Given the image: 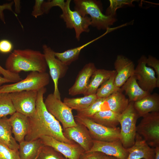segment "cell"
<instances>
[{"mask_svg":"<svg viewBox=\"0 0 159 159\" xmlns=\"http://www.w3.org/2000/svg\"><path fill=\"white\" fill-rule=\"evenodd\" d=\"M46 91L45 87L37 92L36 112L33 116L28 117V130L25 140H33L47 135L66 143H74V142L69 140L64 137L59 122L46 108L43 96Z\"/></svg>","mask_w":159,"mask_h":159,"instance_id":"obj_1","label":"cell"},{"mask_svg":"<svg viewBox=\"0 0 159 159\" xmlns=\"http://www.w3.org/2000/svg\"><path fill=\"white\" fill-rule=\"evenodd\" d=\"M6 69L15 74L22 71L46 72L47 66L43 53L31 49H16L6 59Z\"/></svg>","mask_w":159,"mask_h":159,"instance_id":"obj_2","label":"cell"},{"mask_svg":"<svg viewBox=\"0 0 159 159\" xmlns=\"http://www.w3.org/2000/svg\"><path fill=\"white\" fill-rule=\"evenodd\" d=\"M74 10L82 16L89 15L91 25L99 30H107L117 21L115 16L102 12L101 2L94 0H74Z\"/></svg>","mask_w":159,"mask_h":159,"instance_id":"obj_3","label":"cell"},{"mask_svg":"<svg viewBox=\"0 0 159 159\" xmlns=\"http://www.w3.org/2000/svg\"><path fill=\"white\" fill-rule=\"evenodd\" d=\"M49 81V75L47 72H31L23 80L12 84L1 86L0 93H9L22 91L38 92L48 85Z\"/></svg>","mask_w":159,"mask_h":159,"instance_id":"obj_4","label":"cell"},{"mask_svg":"<svg viewBox=\"0 0 159 159\" xmlns=\"http://www.w3.org/2000/svg\"><path fill=\"white\" fill-rule=\"evenodd\" d=\"M133 102H129L125 110L119 118L121 125L120 139L123 146L127 149L134 144L137 134L136 123L139 117L133 106Z\"/></svg>","mask_w":159,"mask_h":159,"instance_id":"obj_5","label":"cell"},{"mask_svg":"<svg viewBox=\"0 0 159 159\" xmlns=\"http://www.w3.org/2000/svg\"><path fill=\"white\" fill-rule=\"evenodd\" d=\"M71 0H67L60 8L62 11L60 17L65 23L67 28L74 29L75 38L79 41L82 33L90 32L91 20L88 16H82L76 11L71 10Z\"/></svg>","mask_w":159,"mask_h":159,"instance_id":"obj_6","label":"cell"},{"mask_svg":"<svg viewBox=\"0 0 159 159\" xmlns=\"http://www.w3.org/2000/svg\"><path fill=\"white\" fill-rule=\"evenodd\" d=\"M143 117L136 126L137 133L150 147L159 146V112H150Z\"/></svg>","mask_w":159,"mask_h":159,"instance_id":"obj_7","label":"cell"},{"mask_svg":"<svg viewBox=\"0 0 159 159\" xmlns=\"http://www.w3.org/2000/svg\"><path fill=\"white\" fill-rule=\"evenodd\" d=\"M44 103L47 111L61 123L63 129L77 125L72 110L53 93L47 95Z\"/></svg>","mask_w":159,"mask_h":159,"instance_id":"obj_8","label":"cell"},{"mask_svg":"<svg viewBox=\"0 0 159 159\" xmlns=\"http://www.w3.org/2000/svg\"><path fill=\"white\" fill-rule=\"evenodd\" d=\"M76 122L85 125L88 129L93 140L111 142L120 139V128L119 127L110 128L96 123L89 118L74 116Z\"/></svg>","mask_w":159,"mask_h":159,"instance_id":"obj_9","label":"cell"},{"mask_svg":"<svg viewBox=\"0 0 159 159\" xmlns=\"http://www.w3.org/2000/svg\"><path fill=\"white\" fill-rule=\"evenodd\" d=\"M44 55L50 75L54 84L53 95L56 98L61 99L60 94L58 88L59 80L65 75L68 69L65 65L56 58L55 52L49 47L44 44L42 46Z\"/></svg>","mask_w":159,"mask_h":159,"instance_id":"obj_10","label":"cell"},{"mask_svg":"<svg viewBox=\"0 0 159 159\" xmlns=\"http://www.w3.org/2000/svg\"><path fill=\"white\" fill-rule=\"evenodd\" d=\"M37 92L22 91L9 93L16 112L28 117L33 116L36 110Z\"/></svg>","mask_w":159,"mask_h":159,"instance_id":"obj_11","label":"cell"},{"mask_svg":"<svg viewBox=\"0 0 159 159\" xmlns=\"http://www.w3.org/2000/svg\"><path fill=\"white\" fill-rule=\"evenodd\" d=\"M147 57L141 56L138 60V64L135 68L134 75L140 87L150 93L156 87H159L155 71L146 64Z\"/></svg>","mask_w":159,"mask_h":159,"instance_id":"obj_12","label":"cell"},{"mask_svg":"<svg viewBox=\"0 0 159 159\" xmlns=\"http://www.w3.org/2000/svg\"><path fill=\"white\" fill-rule=\"evenodd\" d=\"M40 138L44 145L52 147L68 159H79L80 155L85 152L84 149L75 142L66 143L47 135L43 136Z\"/></svg>","mask_w":159,"mask_h":159,"instance_id":"obj_13","label":"cell"},{"mask_svg":"<svg viewBox=\"0 0 159 159\" xmlns=\"http://www.w3.org/2000/svg\"><path fill=\"white\" fill-rule=\"evenodd\" d=\"M76 123V126L63 129L64 135L67 139L79 144L85 152H88L93 146V140L85 125Z\"/></svg>","mask_w":159,"mask_h":159,"instance_id":"obj_14","label":"cell"},{"mask_svg":"<svg viewBox=\"0 0 159 159\" xmlns=\"http://www.w3.org/2000/svg\"><path fill=\"white\" fill-rule=\"evenodd\" d=\"M101 152L118 159H127L128 155L127 149L123 147L120 139L111 142L93 140V146L88 152Z\"/></svg>","mask_w":159,"mask_h":159,"instance_id":"obj_15","label":"cell"},{"mask_svg":"<svg viewBox=\"0 0 159 159\" xmlns=\"http://www.w3.org/2000/svg\"><path fill=\"white\" fill-rule=\"evenodd\" d=\"M114 66L116 72L115 85L120 88L130 77L134 75L135 65L131 60L120 54L117 56Z\"/></svg>","mask_w":159,"mask_h":159,"instance_id":"obj_16","label":"cell"},{"mask_svg":"<svg viewBox=\"0 0 159 159\" xmlns=\"http://www.w3.org/2000/svg\"><path fill=\"white\" fill-rule=\"evenodd\" d=\"M96 69L93 62H89L85 65L79 72L74 84L69 89V95L74 96L83 94L87 89L91 76Z\"/></svg>","mask_w":159,"mask_h":159,"instance_id":"obj_17","label":"cell"},{"mask_svg":"<svg viewBox=\"0 0 159 159\" xmlns=\"http://www.w3.org/2000/svg\"><path fill=\"white\" fill-rule=\"evenodd\" d=\"M127 150L128 155L127 159H154L155 157V148H151L137 133L134 144Z\"/></svg>","mask_w":159,"mask_h":159,"instance_id":"obj_18","label":"cell"},{"mask_svg":"<svg viewBox=\"0 0 159 159\" xmlns=\"http://www.w3.org/2000/svg\"><path fill=\"white\" fill-rule=\"evenodd\" d=\"M129 102L120 88L105 98L101 105V111L110 110L120 115L127 108Z\"/></svg>","mask_w":159,"mask_h":159,"instance_id":"obj_19","label":"cell"},{"mask_svg":"<svg viewBox=\"0 0 159 159\" xmlns=\"http://www.w3.org/2000/svg\"><path fill=\"white\" fill-rule=\"evenodd\" d=\"M9 119L15 140L19 143L24 140L28 130V117L16 112Z\"/></svg>","mask_w":159,"mask_h":159,"instance_id":"obj_20","label":"cell"},{"mask_svg":"<svg viewBox=\"0 0 159 159\" xmlns=\"http://www.w3.org/2000/svg\"><path fill=\"white\" fill-rule=\"evenodd\" d=\"M133 106L139 117L150 112H159V95L150 93L134 102Z\"/></svg>","mask_w":159,"mask_h":159,"instance_id":"obj_21","label":"cell"},{"mask_svg":"<svg viewBox=\"0 0 159 159\" xmlns=\"http://www.w3.org/2000/svg\"><path fill=\"white\" fill-rule=\"evenodd\" d=\"M115 72V70L96 69L91 77L84 95L96 94L99 86L108 79Z\"/></svg>","mask_w":159,"mask_h":159,"instance_id":"obj_22","label":"cell"},{"mask_svg":"<svg viewBox=\"0 0 159 159\" xmlns=\"http://www.w3.org/2000/svg\"><path fill=\"white\" fill-rule=\"evenodd\" d=\"M19 144L18 152L20 159H34L44 145L40 138L30 141L24 140Z\"/></svg>","mask_w":159,"mask_h":159,"instance_id":"obj_23","label":"cell"},{"mask_svg":"<svg viewBox=\"0 0 159 159\" xmlns=\"http://www.w3.org/2000/svg\"><path fill=\"white\" fill-rule=\"evenodd\" d=\"M121 87L122 90L128 96L129 102L138 101L150 94L140 87L134 75L130 77Z\"/></svg>","mask_w":159,"mask_h":159,"instance_id":"obj_24","label":"cell"},{"mask_svg":"<svg viewBox=\"0 0 159 159\" xmlns=\"http://www.w3.org/2000/svg\"><path fill=\"white\" fill-rule=\"evenodd\" d=\"M12 134L9 118L6 117H0V142L11 149L18 150L19 144Z\"/></svg>","mask_w":159,"mask_h":159,"instance_id":"obj_25","label":"cell"},{"mask_svg":"<svg viewBox=\"0 0 159 159\" xmlns=\"http://www.w3.org/2000/svg\"><path fill=\"white\" fill-rule=\"evenodd\" d=\"M119 115L110 110H107L99 111L89 118L105 126L115 128L120 124Z\"/></svg>","mask_w":159,"mask_h":159,"instance_id":"obj_26","label":"cell"},{"mask_svg":"<svg viewBox=\"0 0 159 159\" xmlns=\"http://www.w3.org/2000/svg\"><path fill=\"white\" fill-rule=\"evenodd\" d=\"M107 33H106L101 36L95 39L80 46L70 49L62 52H55V55L56 58L65 65L68 66L73 62L77 60L81 50L93 42L103 37Z\"/></svg>","mask_w":159,"mask_h":159,"instance_id":"obj_27","label":"cell"},{"mask_svg":"<svg viewBox=\"0 0 159 159\" xmlns=\"http://www.w3.org/2000/svg\"><path fill=\"white\" fill-rule=\"evenodd\" d=\"M97 99L96 94L76 98L65 97L63 102L72 110L77 111L84 109Z\"/></svg>","mask_w":159,"mask_h":159,"instance_id":"obj_28","label":"cell"},{"mask_svg":"<svg viewBox=\"0 0 159 159\" xmlns=\"http://www.w3.org/2000/svg\"><path fill=\"white\" fill-rule=\"evenodd\" d=\"M116 71L99 88L96 93L97 98H106L120 88L116 87L115 84Z\"/></svg>","mask_w":159,"mask_h":159,"instance_id":"obj_29","label":"cell"},{"mask_svg":"<svg viewBox=\"0 0 159 159\" xmlns=\"http://www.w3.org/2000/svg\"><path fill=\"white\" fill-rule=\"evenodd\" d=\"M16 112L9 93H0V117L11 115Z\"/></svg>","mask_w":159,"mask_h":159,"instance_id":"obj_30","label":"cell"},{"mask_svg":"<svg viewBox=\"0 0 159 159\" xmlns=\"http://www.w3.org/2000/svg\"><path fill=\"white\" fill-rule=\"evenodd\" d=\"M105 98H97L94 102L87 108L77 111L76 115L90 118L96 113L101 111V106Z\"/></svg>","mask_w":159,"mask_h":159,"instance_id":"obj_31","label":"cell"},{"mask_svg":"<svg viewBox=\"0 0 159 159\" xmlns=\"http://www.w3.org/2000/svg\"><path fill=\"white\" fill-rule=\"evenodd\" d=\"M62 154L51 147L44 145L37 159H66Z\"/></svg>","mask_w":159,"mask_h":159,"instance_id":"obj_32","label":"cell"},{"mask_svg":"<svg viewBox=\"0 0 159 159\" xmlns=\"http://www.w3.org/2000/svg\"><path fill=\"white\" fill-rule=\"evenodd\" d=\"M134 0H110V5L107 9L105 15L115 16L117 10L125 6H132Z\"/></svg>","mask_w":159,"mask_h":159,"instance_id":"obj_33","label":"cell"},{"mask_svg":"<svg viewBox=\"0 0 159 159\" xmlns=\"http://www.w3.org/2000/svg\"><path fill=\"white\" fill-rule=\"evenodd\" d=\"M0 159H20L18 150L11 149L0 142Z\"/></svg>","mask_w":159,"mask_h":159,"instance_id":"obj_34","label":"cell"},{"mask_svg":"<svg viewBox=\"0 0 159 159\" xmlns=\"http://www.w3.org/2000/svg\"><path fill=\"white\" fill-rule=\"evenodd\" d=\"M64 1V0H52L44 1L42 5V9L44 14L48 13L50 9L53 7L58 6L60 8Z\"/></svg>","mask_w":159,"mask_h":159,"instance_id":"obj_35","label":"cell"},{"mask_svg":"<svg viewBox=\"0 0 159 159\" xmlns=\"http://www.w3.org/2000/svg\"><path fill=\"white\" fill-rule=\"evenodd\" d=\"M0 74L3 77L9 80L11 82L16 83L21 80L19 74L11 73L0 65Z\"/></svg>","mask_w":159,"mask_h":159,"instance_id":"obj_36","label":"cell"},{"mask_svg":"<svg viewBox=\"0 0 159 159\" xmlns=\"http://www.w3.org/2000/svg\"><path fill=\"white\" fill-rule=\"evenodd\" d=\"M146 64L147 66L152 67L157 74L158 83L159 85V60L155 57L149 55L147 57Z\"/></svg>","mask_w":159,"mask_h":159,"instance_id":"obj_37","label":"cell"},{"mask_svg":"<svg viewBox=\"0 0 159 159\" xmlns=\"http://www.w3.org/2000/svg\"><path fill=\"white\" fill-rule=\"evenodd\" d=\"M106 155L98 152H85L80 155L79 159H105Z\"/></svg>","mask_w":159,"mask_h":159,"instance_id":"obj_38","label":"cell"},{"mask_svg":"<svg viewBox=\"0 0 159 159\" xmlns=\"http://www.w3.org/2000/svg\"><path fill=\"white\" fill-rule=\"evenodd\" d=\"M13 49V44L9 40L4 39L0 41V52L8 53L10 52Z\"/></svg>","mask_w":159,"mask_h":159,"instance_id":"obj_39","label":"cell"},{"mask_svg":"<svg viewBox=\"0 0 159 159\" xmlns=\"http://www.w3.org/2000/svg\"><path fill=\"white\" fill-rule=\"evenodd\" d=\"M44 1L43 0H35L32 13V15L35 18L44 14L42 9V5Z\"/></svg>","mask_w":159,"mask_h":159,"instance_id":"obj_40","label":"cell"},{"mask_svg":"<svg viewBox=\"0 0 159 159\" xmlns=\"http://www.w3.org/2000/svg\"><path fill=\"white\" fill-rule=\"evenodd\" d=\"M11 82L8 79L5 78L1 76L0 74V84H2L4 83Z\"/></svg>","mask_w":159,"mask_h":159,"instance_id":"obj_41","label":"cell"},{"mask_svg":"<svg viewBox=\"0 0 159 159\" xmlns=\"http://www.w3.org/2000/svg\"><path fill=\"white\" fill-rule=\"evenodd\" d=\"M155 156L154 159H159V146L155 148Z\"/></svg>","mask_w":159,"mask_h":159,"instance_id":"obj_42","label":"cell"},{"mask_svg":"<svg viewBox=\"0 0 159 159\" xmlns=\"http://www.w3.org/2000/svg\"><path fill=\"white\" fill-rule=\"evenodd\" d=\"M105 159H118L113 156L106 155Z\"/></svg>","mask_w":159,"mask_h":159,"instance_id":"obj_43","label":"cell"},{"mask_svg":"<svg viewBox=\"0 0 159 159\" xmlns=\"http://www.w3.org/2000/svg\"><path fill=\"white\" fill-rule=\"evenodd\" d=\"M1 85H2V84H0V88L1 87Z\"/></svg>","mask_w":159,"mask_h":159,"instance_id":"obj_44","label":"cell"},{"mask_svg":"<svg viewBox=\"0 0 159 159\" xmlns=\"http://www.w3.org/2000/svg\"><path fill=\"white\" fill-rule=\"evenodd\" d=\"M38 155H37V156L35 158H34V159H37V156H38Z\"/></svg>","mask_w":159,"mask_h":159,"instance_id":"obj_45","label":"cell"},{"mask_svg":"<svg viewBox=\"0 0 159 159\" xmlns=\"http://www.w3.org/2000/svg\"><path fill=\"white\" fill-rule=\"evenodd\" d=\"M66 159H67V158Z\"/></svg>","mask_w":159,"mask_h":159,"instance_id":"obj_46","label":"cell"}]
</instances>
